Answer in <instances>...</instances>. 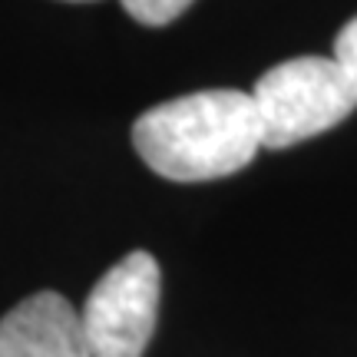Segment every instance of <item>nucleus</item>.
Wrapping results in <instances>:
<instances>
[{
	"label": "nucleus",
	"instance_id": "nucleus-2",
	"mask_svg": "<svg viewBox=\"0 0 357 357\" xmlns=\"http://www.w3.org/2000/svg\"><path fill=\"white\" fill-rule=\"evenodd\" d=\"M248 96L261 129V149H288L354 113L357 79L334 56H294L265 70Z\"/></svg>",
	"mask_w": 357,
	"mask_h": 357
},
{
	"label": "nucleus",
	"instance_id": "nucleus-4",
	"mask_svg": "<svg viewBox=\"0 0 357 357\" xmlns=\"http://www.w3.org/2000/svg\"><path fill=\"white\" fill-rule=\"evenodd\" d=\"M0 357H89L79 311L56 291L24 298L0 318Z\"/></svg>",
	"mask_w": 357,
	"mask_h": 357
},
{
	"label": "nucleus",
	"instance_id": "nucleus-3",
	"mask_svg": "<svg viewBox=\"0 0 357 357\" xmlns=\"http://www.w3.org/2000/svg\"><path fill=\"white\" fill-rule=\"evenodd\" d=\"M162 271L149 252H129L102 275L79 311L89 357H142L159 318Z\"/></svg>",
	"mask_w": 357,
	"mask_h": 357
},
{
	"label": "nucleus",
	"instance_id": "nucleus-6",
	"mask_svg": "<svg viewBox=\"0 0 357 357\" xmlns=\"http://www.w3.org/2000/svg\"><path fill=\"white\" fill-rule=\"evenodd\" d=\"M334 60L357 79V17H351L334 37Z\"/></svg>",
	"mask_w": 357,
	"mask_h": 357
},
{
	"label": "nucleus",
	"instance_id": "nucleus-5",
	"mask_svg": "<svg viewBox=\"0 0 357 357\" xmlns=\"http://www.w3.org/2000/svg\"><path fill=\"white\" fill-rule=\"evenodd\" d=\"M192 0H123V7L132 20L146 26H166L172 24L178 13H185Z\"/></svg>",
	"mask_w": 357,
	"mask_h": 357
},
{
	"label": "nucleus",
	"instance_id": "nucleus-1",
	"mask_svg": "<svg viewBox=\"0 0 357 357\" xmlns=\"http://www.w3.org/2000/svg\"><path fill=\"white\" fill-rule=\"evenodd\" d=\"M132 146L155 176L208 182L248 166L261 149V129L248 93L202 89L146 109L132 123Z\"/></svg>",
	"mask_w": 357,
	"mask_h": 357
}]
</instances>
